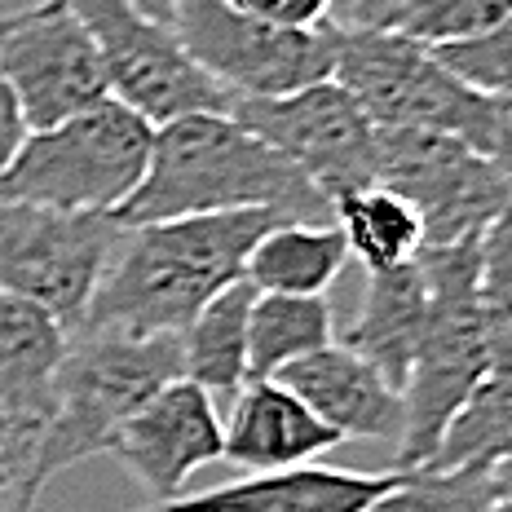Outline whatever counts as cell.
I'll use <instances>...</instances> for the list:
<instances>
[{
  "label": "cell",
  "mask_w": 512,
  "mask_h": 512,
  "mask_svg": "<svg viewBox=\"0 0 512 512\" xmlns=\"http://www.w3.org/2000/svg\"><path fill=\"white\" fill-rule=\"evenodd\" d=\"M212 212H274L283 221H332V199L230 115H181L155 128L151 164L115 212L124 230Z\"/></svg>",
  "instance_id": "obj_1"
},
{
  "label": "cell",
  "mask_w": 512,
  "mask_h": 512,
  "mask_svg": "<svg viewBox=\"0 0 512 512\" xmlns=\"http://www.w3.org/2000/svg\"><path fill=\"white\" fill-rule=\"evenodd\" d=\"M279 221L274 212H212L124 230L80 327L181 336L212 296L243 279L256 239Z\"/></svg>",
  "instance_id": "obj_2"
},
{
  "label": "cell",
  "mask_w": 512,
  "mask_h": 512,
  "mask_svg": "<svg viewBox=\"0 0 512 512\" xmlns=\"http://www.w3.org/2000/svg\"><path fill=\"white\" fill-rule=\"evenodd\" d=\"M415 270L429 292V323L415 349L411 376L402 384V433L393 473H420L468 393L495 371L477 305V239L424 243Z\"/></svg>",
  "instance_id": "obj_3"
},
{
  "label": "cell",
  "mask_w": 512,
  "mask_h": 512,
  "mask_svg": "<svg viewBox=\"0 0 512 512\" xmlns=\"http://www.w3.org/2000/svg\"><path fill=\"white\" fill-rule=\"evenodd\" d=\"M155 124L124 102L102 98L71 120L27 133L23 151L0 181V199L58 212L115 217L151 164Z\"/></svg>",
  "instance_id": "obj_4"
},
{
  "label": "cell",
  "mask_w": 512,
  "mask_h": 512,
  "mask_svg": "<svg viewBox=\"0 0 512 512\" xmlns=\"http://www.w3.org/2000/svg\"><path fill=\"white\" fill-rule=\"evenodd\" d=\"M181 380L177 336H124L80 327L67 340V358L53 380V415L45 424V477L53 482L71 464L106 455L115 429L164 384Z\"/></svg>",
  "instance_id": "obj_5"
},
{
  "label": "cell",
  "mask_w": 512,
  "mask_h": 512,
  "mask_svg": "<svg viewBox=\"0 0 512 512\" xmlns=\"http://www.w3.org/2000/svg\"><path fill=\"white\" fill-rule=\"evenodd\" d=\"M332 80L376 128H424L460 137L482 155L490 133V98L468 89L398 31H336Z\"/></svg>",
  "instance_id": "obj_6"
},
{
  "label": "cell",
  "mask_w": 512,
  "mask_h": 512,
  "mask_svg": "<svg viewBox=\"0 0 512 512\" xmlns=\"http://www.w3.org/2000/svg\"><path fill=\"white\" fill-rule=\"evenodd\" d=\"M173 36L204 76L234 98H287L332 80L336 27L283 31L230 9L226 0H181Z\"/></svg>",
  "instance_id": "obj_7"
},
{
  "label": "cell",
  "mask_w": 512,
  "mask_h": 512,
  "mask_svg": "<svg viewBox=\"0 0 512 512\" xmlns=\"http://www.w3.org/2000/svg\"><path fill=\"white\" fill-rule=\"evenodd\" d=\"M120 239L115 217L0 199V292L40 305L76 332Z\"/></svg>",
  "instance_id": "obj_8"
},
{
  "label": "cell",
  "mask_w": 512,
  "mask_h": 512,
  "mask_svg": "<svg viewBox=\"0 0 512 512\" xmlns=\"http://www.w3.org/2000/svg\"><path fill=\"white\" fill-rule=\"evenodd\" d=\"M102 58L106 93L146 124L181 115H230V98L190 62L173 27L146 18L133 0H67Z\"/></svg>",
  "instance_id": "obj_9"
},
{
  "label": "cell",
  "mask_w": 512,
  "mask_h": 512,
  "mask_svg": "<svg viewBox=\"0 0 512 512\" xmlns=\"http://www.w3.org/2000/svg\"><path fill=\"white\" fill-rule=\"evenodd\" d=\"M376 186L420 212L424 243L482 239V230L512 204V181L486 155L460 137L424 128H380Z\"/></svg>",
  "instance_id": "obj_10"
},
{
  "label": "cell",
  "mask_w": 512,
  "mask_h": 512,
  "mask_svg": "<svg viewBox=\"0 0 512 512\" xmlns=\"http://www.w3.org/2000/svg\"><path fill=\"white\" fill-rule=\"evenodd\" d=\"M230 120H239L265 146H274L332 204L349 190L376 186L380 128L336 80L309 84L287 98H234Z\"/></svg>",
  "instance_id": "obj_11"
},
{
  "label": "cell",
  "mask_w": 512,
  "mask_h": 512,
  "mask_svg": "<svg viewBox=\"0 0 512 512\" xmlns=\"http://www.w3.org/2000/svg\"><path fill=\"white\" fill-rule=\"evenodd\" d=\"M0 84L14 93L27 133L111 98L98 45L67 0H36L0 14Z\"/></svg>",
  "instance_id": "obj_12"
},
{
  "label": "cell",
  "mask_w": 512,
  "mask_h": 512,
  "mask_svg": "<svg viewBox=\"0 0 512 512\" xmlns=\"http://www.w3.org/2000/svg\"><path fill=\"white\" fill-rule=\"evenodd\" d=\"M106 455L164 508L177 504L190 477L221 460L217 398L190 380L164 384L115 429Z\"/></svg>",
  "instance_id": "obj_13"
},
{
  "label": "cell",
  "mask_w": 512,
  "mask_h": 512,
  "mask_svg": "<svg viewBox=\"0 0 512 512\" xmlns=\"http://www.w3.org/2000/svg\"><path fill=\"white\" fill-rule=\"evenodd\" d=\"M274 380L292 389L340 442H371V437L402 433V393L345 340H332L318 354L292 362Z\"/></svg>",
  "instance_id": "obj_14"
},
{
  "label": "cell",
  "mask_w": 512,
  "mask_h": 512,
  "mask_svg": "<svg viewBox=\"0 0 512 512\" xmlns=\"http://www.w3.org/2000/svg\"><path fill=\"white\" fill-rule=\"evenodd\" d=\"M340 437L279 380H248L234 393L230 420H221V460L243 473H279L314 464Z\"/></svg>",
  "instance_id": "obj_15"
},
{
  "label": "cell",
  "mask_w": 512,
  "mask_h": 512,
  "mask_svg": "<svg viewBox=\"0 0 512 512\" xmlns=\"http://www.w3.org/2000/svg\"><path fill=\"white\" fill-rule=\"evenodd\" d=\"M402 473H349L327 464H296L279 473H252L243 482L181 495L164 512H367L384 499Z\"/></svg>",
  "instance_id": "obj_16"
},
{
  "label": "cell",
  "mask_w": 512,
  "mask_h": 512,
  "mask_svg": "<svg viewBox=\"0 0 512 512\" xmlns=\"http://www.w3.org/2000/svg\"><path fill=\"white\" fill-rule=\"evenodd\" d=\"M71 332L40 305L0 292V415L49 424Z\"/></svg>",
  "instance_id": "obj_17"
},
{
  "label": "cell",
  "mask_w": 512,
  "mask_h": 512,
  "mask_svg": "<svg viewBox=\"0 0 512 512\" xmlns=\"http://www.w3.org/2000/svg\"><path fill=\"white\" fill-rule=\"evenodd\" d=\"M424 323H429V292H424L415 261L398 265V270H376L367 274L358 318L349 327L345 345L358 358H367L402 393V384L411 376L415 349H420Z\"/></svg>",
  "instance_id": "obj_18"
},
{
  "label": "cell",
  "mask_w": 512,
  "mask_h": 512,
  "mask_svg": "<svg viewBox=\"0 0 512 512\" xmlns=\"http://www.w3.org/2000/svg\"><path fill=\"white\" fill-rule=\"evenodd\" d=\"M349 261V248L340 239L336 221H279L256 239L248 256V279L256 292L270 296H327V287L340 279Z\"/></svg>",
  "instance_id": "obj_19"
},
{
  "label": "cell",
  "mask_w": 512,
  "mask_h": 512,
  "mask_svg": "<svg viewBox=\"0 0 512 512\" xmlns=\"http://www.w3.org/2000/svg\"><path fill=\"white\" fill-rule=\"evenodd\" d=\"M256 287L248 279L230 283L181 327V380L204 393H239L248 384V314Z\"/></svg>",
  "instance_id": "obj_20"
},
{
  "label": "cell",
  "mask_w": 512,
  "mask_h": 512,
  "mask_svg": "<svg viewBox=\"0 0 512 512\" xmlns=\"http://www.w3.org/2000/svg\"><path fill=\"white\" fill-rule=\"evenodd\" d=\"M336 340V314L327 296L256 292L248 314V380H274Z\"/></svg>",
  "instance_id": "obj_21"
},
{
  "label": "cell",
  "mask_w": 512,
  "mask_h": 512,
  "mask_svg": "<svg viewBox=\"0 0 512 512\" xmlns=\"http://www.w3.org/2000/svg\"><path fill=\"white\" fill-rule=\"evenodd\" d=\"M332 221L345 239L349 256H358L362 270H398L411 265L424 248V221L402 195L384 186L349 190L332 204Z\"/></svg>",
  "instance_id": "obj_22"
},
{
  "label": "cell",
  "mask_w": 512,
  "mask_h": 512,
  "mask_svg": "<svg viewBox=\"0 0 512 512\" xmlns=\"http://www.w3.org/2000/svg\"><path fill=\"white\" fill-rule=\"evenodd\" d=\"M495 464H512V371H490L468 393V402L446 424L433 460L420 473H455V468Z\"/></svg>",
  "instance_id": "obj_23"
},
{
  "label": "cell",
  "mask_w": 512,
  "mask_h": 512,
  "mask_svg": "<svg viewBox=\"0 0 512 512\" xmlns=\"http://www.w3.org/2000/svg\"><path fill=\"white\" fill-rule=\"evenodd\" d=\"M477 305L495 371H512V204L477 239Z\"/></svg>",
  "instance_id": "obj_24"
},
{
  "label": "cell",
  "mask_w": 512,
  "mask_h": 512,
  "mask_svg": "<svg viewBox=\"0 0 512 512\" xmlns=\"http://www.w3.org/2000/svg\"><path fill=\"white\" fill-rule=\"evenodd\" d=\"M508 14L512 0H407L398 9V18L389 23V31H398V36H407L424 49H442L482 36L495 23H504Z\"/></svg>",
  "instance_id": "obj_25"
},
{
  "label": "cell",
  "mask_w": 512,
  "mask_h": 512,
  "mask_svg": "<svg viewBox=\"0 0 512 512\" xmlns=\"http://www.w3.org/2000/svg\"><path fill=\"white\" fill-rule=\"evenodd\" d=\"M40 451H45V424L0 415V512H36L49 486Z\"/></svg>",
  "instance_id": "obj_26"
},
{
  "label": "cell",
  "mask_w": 512,
  "mask_h": 512,
  "mask_svg": "<svg viewBox=\"0 0 512 512\" xmlns=\"http://www.w3.org/2000/svg\"><path fill=\"white\" fill-rule=\"evenodd\" d=\"M433 58L468 89L486 98H512V14L473 40L433 49Z\"/></svg>",
  "instance_id": "obj_27"
},
{
  "label": "cell",
  "mask_w": 512,
  "mask_h": 512,
  "mask_svg": "<svg viewBox=\"0 0 512 512\" xmlns=\"http://www.w3.org/2000/svg\"><path fill=\"white\" fill-rule=\"evenodd\" d=\"M402 512H490V468H455V473H402Z\"/></svg>",
  "instance_id": "obj_28"
},
{
  "label": "cell",
  "mask_w": 512,
  "mask_h": 512,
  "mask_svg": "<svg viewBox=\"0 0 512 512\" xmlns=\"http://www.w3.org/2000/svg\"><path fill=\"white\" fill-rule=\"evenodd\" d=\"M230 9L256 18L265 27H283V31H314L327 27V0H226Z\"/></svg>",
  "instance_id": "obj_29"
},
{
  "label": "cell",
  "mask_w": 512,
  "mask_h": 512,
  "mask_svg": "<svg viewBox=\"0 0 512 512\" xmlns=\"http://www.w3.org/2000/svg\"><path fill=\"white\" fill-rule=\"evenodd\" d=\"M407 0H327V27L336 31H389Z\"/></svg>",
  "instance_id": "obj_30"
},
{
  "label": "cell",
  "mask_w": 512,
  "mask_h": 512,
  "mask_svg": "<svg viewBox=\"0 0 512 512\" xmlns=\"http://www.w3.org/2000/svg\"><path fill=\"white\" fill-rule=\"evenodd\" d=\"M482 155L512 181V98H490V133Z\"/></svg>",
  "instance_id": "obj_31"
},
{
  "label": "cell",
  "mask_w": 512,
  "mask_h": 512,
  "mask_svg": "<svg viewBox=\"0 0 512 512\" xmlns=\"http://www.w3.org/2000/svg\"><path fill=\"white\" fill-rule=\"evenodd\" d=\"M23 142H27V120H23V111H18L14 93L0 84V181H5L18 151H23Z\"/></svg>",
  "instance_id": "obj_32"
},
{
  "label": "cell",
  "mask_w": 512,
  "mask_h": 512,
  "mask_svg": "<svg viewBox=\"0 0 512 512\" xmlns=\"http://www.w3.org/2000/svg\"><path fill=\"white\" fill-rule=\"evenodd\" d=\"M490 512H512V464L490 468Z\"/></svg>",
  "instance_id": "obj_33"
},
{
  "label": "cell",
  "mask_w": 512,
  "mask_h": 512,
  "mask_svg": "<svg viewBox=\"0 0 512 512\" xmlns=\"http://www.w3.org/2000/svg\"><path fill=\"white\" fill-rule=\"evenodd\" d=\"M133 5L142 9L146 18H155V23L173 27V14H177V5H181V0H133Z\"/></svg>",
  "instance_id": "obj_34"
},
{
  "label": "cell",
  "mask_w": 512,
  "mask_h": 512,
  "mask_svg": "<svg viewBox=\"0 0 512 512\" xmlns=\"http://www.w3.org/2000/svg\"><path fill=\"white\" fill-rule=\"evenodd\" d=\"M393 490H398V486H393ZM393 490H389L384 499H376V504H371L367 512H402V508H398V499H393Z\"/></svg>",
  "instance_id": "obj_35"
}]
</instances>
